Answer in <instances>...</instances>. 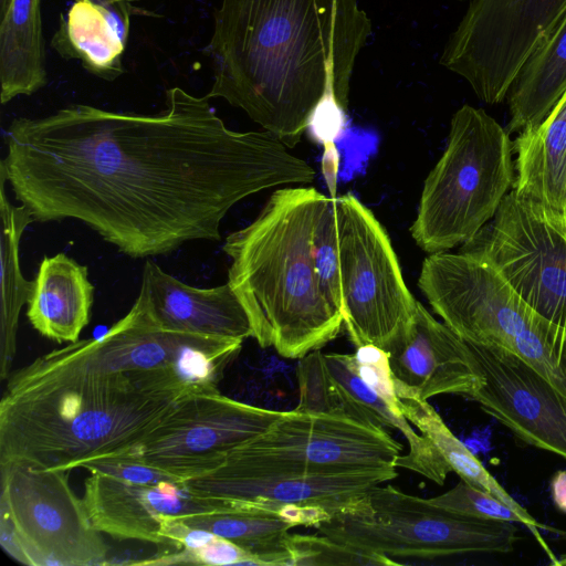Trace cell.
<instances>
[{
  "instance_id": "3957f363",
  "label": "cell",
  "mask_w": 566,
  "mask_h": 566,
  "mask_svg": "<svg viewBox=\"0 0 566 566\" xmlns=\"http://www.w3.org/2000/svg\"><path fill=\"white\" fill-rule=\"evenodd\" d=\"M8 378L0 402V464L67 472L135 450L185 395L202 389L172 368L112 370L78 360L64 347Z\"/></svg>"
},
{
  "instance_id": "e0dca14e",
  "label": "cell",
  "mask_w": 566,
  "mask_h": 566,
  "mask_svg": "<svg viewBox=\"0 0 566 566\" xmlns=\"http://www.w3.org/2000/svg\"><path fill=\"white\" fill-rule=\"evenodd\" d=\"M83 502L92 525L101 533L125 539L167 545L166 516H180L226 507L227 504L192 493L185 480L126 479L91 471Z\"/></svg>"
},
{
  "instance_id": "7a4b0ae2",
  "label": "cell",
  "mask_w": 566,
  "mask_h": 566,
  "mask_svg": "<svg viewBox=\"0 0 566 566\" xmlns=\"http://www.w3.org/2000/svg\"><path fill=\"white\" fill-rule=\"evenodd\" d=\"M370 33L358 0H221L203 49L213 71L206 96L242 109L293 148L323 96L348 108Z\"/></svg>"
},
{
  "instance_id": "d6986e66",
  "label": "cell",
  "mask_w": 566,
  "mask_h": 566,
  "mask_svg": "<svg viewBox=\"0 0 566 566\" xmlns=\"http://www.w3.org/2000/svg\"><path fill=\"white\" fill-rule=\"evenodd\" d=\"M139 291L166 328L219 338L253 337L248 313L228 282L207 289L191 286L148 260Z\"/></svg>"
},
{
  "instance_id": "277c9868",
  "label": "cell",
  "mask_w": 566,
  "mask_h": 566,
  "mask_svg": "<svg viewBox=\"0 0 566 566\" xmlns=\"http://www.w3.org/2000/svg\"><path fill=\"white\" fill-rule=\"evenodd\" d=\"M328 198L314 187L277 189L222 245L231 260L227 282L248 313L253 338L284 358L322 348L343 325L321 286L313 254L315 223Z\"/></svg>"
},
{
  "instance_id": "4316f807",
  "label": "cell",
  "mask_w": 566,
  "mask_h": 566,
  "mask_svg": "<svg viewBox=\"0 0 566 566\" xmlns=\"http://www.w3.org/2000/svg\"><path fill=\"white\" fill-rule=\"evenodd\" d=\"M180 523L226 538L249 554L258 565H290L289 530L283 517L259 509L227 506L174 516Z\"/></svg>"
},
{
  "instance_id": "ffe728a7",
  "label": "cell",
  "mask_w": 566,
  "mask_h": 566,
  "mask_svg": "<svg viewBox=\"0 0 566 566\" xmlns=\"http://www.w3.org/2000/svg\"><path fill=\"white\" fill-rule=\"evenodd\" d=\"M513 190L566 234V92L536 126L513 142Z\"/></svg>"
},
{
  "instance_id": "e575fe53",
  "label": "cell",
  "mask_w": 566,
  "mask_h": 566,
  "mask_svg": "<svg viewBox=\"0 0 566 566\" xmlns=\"http://www.w3.org/2000/svg\"><path fill=\"white\" fill-rule=\"evenodd\" d=\"M551 495L555 506L566 514V471L554 473L549 482Z\"/></svg>"
},
{
  "instance_id": "8fae6325",
  "label": "cell",
  "mask_w": 566,
  "mask_h": 566,
  "mask_svg": "<svg viewBox=\"0 0 566 566\" xmlns=\"http://www.w3.org/2000/svg\"><path fill=\"white\" fill-rule=\"evenodd\" d=\"M418 285L434 313L468 343L513 353L539 316L488 260L474 253L429 254Z\"/></svg>"
},
{
  "instance_id": "f546056e",
  "label": "cell",
  "mask_w": 566,
  "mask_h": 566,
  "mask_svg": "<svg viewBox=\"0 0 566 566\" xmlns=\"http://www.w3.org/2000/svg\"><path fill=\"white\" fill-rule=\"evenodd\" d=\"M429 500L436 505L467 516L525 525L524 518L510 506L463 480L449 491Z\"/></svg>"
},
{
  "instance_id": "d4e9b609",
  "label": "cell",
  "mask_w": 566,
  "mask_h": 566,
  "mask_svg": "<svg viewBox=\"0 0 566 566\" xmlns=\"http://www.w3.org/2000/svg\"><path fill=\"white\" fill-rule=\"evenodd\" d=\"M391 387L402 415L429 438L451 470L461 480L492 494L522 516L525 526L551 555V558H554L541 535V530H549V527L536 521L506 492L470 449L454 436L428 400L421 399L401 387L395 385Z\"/></svg>"
},
{
  "instance_id": "cb8c5ba5",
  "label": "cell",
  "mask_w": 566,
  "mask_h": 566,
  "mask_svg": "<svg viewBox=\"0 0 566 566\" xmlns=\"http://www.w3.org/2000/svg\"><path fill=\"white\" fill-rule=\"evenodd\" d=\"M126 45L106 12L86 0H74L51 40L61 57L80 61L88 73L108 82L125 73Z\"/></svg>"
},
{
  "instance_id": "f1b7e54d",
  "label": "cell",
  "mask_w": 566,
  "mask_h": 566,
  "mask_svg": "<svg viewBox=\"0 0 566 566\" xmlns=\"http://www.w3.org/2000/svg\"><path fill=\"white\" fill-rule=\"evenodd\" d=\"M290 565H385L384 560L327 536L291 534L289 542Z\"/></svg>"
},
{
  "instance_id": "6da1fadb",
  "label": "cell",
  "mask_w": 566,
  "mask_h": 566,
  "mask_svg": "<svg viewBox=\"0 0 566 566\" xmlns=\"http://www.w3.org/2000/svg\"><path fill=\"white\" fill-rule=\"evenodd\" d=\"M4 143L0 172L34 222L81 221L134 259L219 241L244 198L315 178L271 133L230 129L179 86L156 114L73 104L18 117Z\"/></svg>"
},
{
  "instance_id": "484cf974",
  "label": "cell",
  "mask_w": 566,
  "mask_h": 566,
  "mask_svg": "<svg viewBox=\"0 0 566 566\" xmlns=\"http://www.w3.org/2000/svg\"><path fill=\"white\" fill-rule=\"evenodd\" d=\"M7 180L0 172V262H1V303H0V377L2 380L11 374L17 352V334L20 312L31 297L34 281L27 280L20 266V240L34 222L29 210L14 206L7 196Z\"/></svg>"
},
{
  "instance_id": "52a82bcc",
  "label": "cell",
  "mask_w": 566,
  "mask_h": 566,
  "mask_svg": "<svg viewBox=\"0 0 566 566\" xmlns=\"http://www.w3.org/2000/svg\"><path fill=\"white\" fill-rule=\"evenodd\" d=\"M402 446L388 430L337 412L282 415L263 432L235 447L216 469L230 475H308L397 470Z\"/></svg>"
},
{
  "instance_id": "ba28073f",
  "label": "cell",
  "mask_w": 566,
  "mask_h": 566,
  "mask_svg": "<svg viewBox=\"0 0 566 566\" xmlns=\"http://www.w3.org/2000/svg\"><path fill=\"white\" fill-rule=\"evenodd\" d=\"M335 211L343 325L357 348L386 353L411 325L418 301L375 214L352 193L335 198Z\"/></svg>"
},
{
  "instance_id": "7c38bea8",
  "label": "cell",
  "mask_w": 566,
  "mask_h": 566,
  "mask_svg": "<svg viewBox=\"0 0 566 566\" xmlns=\"http://www.w3.org/2000/svg\"><path fill=\"white\" fill-rule=\"evenodd\" d=\"M460 251L488 260L534 312L566 328V234L513 189Z\"/></svg>"
},
{
  "instance_id": "9c48e42d",
  "label": "cell",
  "mask_w": 566,
  "mask_h": 566,
  "mask_svg": "<svg viewBox=\"0 0 566 566\" xmlns=\"http://www.w3.org/2000/svg\"><path fill=\"white\" fill-rule=\"evenodd\" d=\"M0 544L31 566L107 564L106 543L91 523L67 471L0 464Z\"/></svg>"
},
{
  "instance_id": "4dcf8cb0",
  "label": "cell",
  "mask_w": 566,
  "mask_h": 566,
  "mask_svg": "<svg viewBox=\"0 0 566 566\" xmlns=\"http://www.w3.org/2000/svg\"><path fill=\"white\" fill-rule=\"evenodd\" d=\"M144 565L169 564H201V565H258L255 558L234 543L213 535L207 543L193 548H180L155 559H148Z\"/></svg>"
},
{
  "instance_id": "9a60e30c",
  "label": "cell",
  "mask_w": 566,
  "mask_h": 566,
  "mask_svg": "<svg viewBox=\"0 0 566 566\" xmlns=\"http://www.w3.org/2000/svg\"><path fill=\"white\" fill-rule=\"evenodd\" d=\"M397 476V470H359L308 475H230L208 472L185 480L198 496L228 506L274 513L294 526L317 527L354 507L376 485Z\"/></svg>"
},
{
  "instance_id": "d590c367",
  "label": "cell",
  "mask_w": 566,
  "mask_h": 566,
  "mask_svg": "<svg viewBox=\"0 0 566 566\" xmlns=\"http://www.w3.org/2000/svg\"><path fill=\"white\" fill-rule=\"evenodd\" d=\"M133 1H138V0H133Z\"/></svg>"
},
{
  "instance_id": "44dd1931",
  "label": "cell",
  "mask_w": 566,
  "mask_h": 566,
  "mask_svg": "<svg viewBox=\"0 0 566 566\" xmlns=\"http://www.w3.org/2000/svg\"><path fill=\"white\" fill-rule=\"evenodd\" d=\"M33 281L27 311L32 327L56 343L78 340L94 303L87 266L60 252L43 258Z\"/></svg>"
},
{
  "instance_id": "30bf717a",
  "label": "cell",
  "mask_w": 566,
  "mask_h": 566,
  "mask_svg": "<svg viewBox=\"0 0 566 566\" xmlns=\"http://www.w3.org/2000/svg\"><path fill=\"white\" fill-rule=\"evenodd\" d=\"M566 17V0H472L440 64L486 104L502 102L526 59Z\"/></svg>"
},
{
  "instance_id": "ac0fdd59",
  "label": "cell",
  "mask_w": 566,
  "mask_h": 566,
  "mask_svg": "<svg viewBox=\"0 0 566 566\" xmlns=\"http://www.w3.org/2000/svg\"><path fill=\"white\" fill-rule=\"evenodd\" d=\"M390 382L421 399L459 395L468 399L483 378L469 344L417 303L413 321L386 352Z\"/></svg>"
},
{
  "instance_id": "1f68e13d",
  "label": "cell",
  "mask_w": 566,
  "mask_h": 566,
  "mask_svg": "<svg viewBox=\"0 0 566 566\" xmlns=\"http://www.w3.org/2000/svg\"><path fill=\"white\" fill-rule=\"evenodd\" d=\"M347 111L348 108L334 96H323L312 112L306 126L310 137L323 147L335 145L346 130Z\"/></svg>"
},
{
  "instance_id": "d6a6232c",
  "label": "cell",
  "mask_w": 566,
  "mask_h": 566,
  "mask_svg": "<svg viewBox=\"0 0 566 566\" xmlns=\"http://www.w3.org/2000/svg\"><path fill=\"white\" fill-rule=\"evenodd\" d=\"M95 3L99 8H102L113 25L122 36V39L127 43L132 18L134 15H153V13L148 10L139 8L134 4L133 0H86Z\"/></svg>"
},
{
  "instance_id": "836d02e7",
  "label": "cell",
  "mask_w": 566,
  "mask_h": 566,
  "mask_svg": "<svg viewBox=\"0 0 566 566\" xmlns=\"http://www.w3.org/2000/svg\"><path fill=\"white\" fill-rule=\"evenodd\" d=\"M339 170V153L335 145L323 147L322 172L329 189L331 197L336 198Z\"/></svg>"
},
{
  "instance_id": "5b68a950",
  "label": "cell",
  "mask_w": 566,
  "mask_h": 566,
  "mask_svg": "<svg viewBox=\"0 0 566 566\" xmlns=\"http://www.w3.org/2000/svg\"><path fill=\"white\" fill-rule=\"evenodd\" d=\"M510 133L484 109L452 116L447 147L428 174L410 233L424 252L472 240L495 216L514 182Z\"/></svg>"
},
{
  "instance_id": "8992f818",
  "label": "cell",
  "mask_w": 566,
  "mask_h": 566,
  "mask_svg": "<svg viewBox=\"0 0 566 566\" xmlns=\"http://www.w3.org/2000/svg\"><path fill=\"white\" fill-rule=\"evenodd\" d=\"M316 528L337 543L380 558L385 565L468 554H506L521 539L513 522L467 516L381 484L354 507Z\"/></svg>"
},
{
  "instance_id": "5bb4252c",
  "label": "cell",
  "mask_w": 566,
  "mask_h": 566,
  "mask_svg": "<svg viewBox=\"0 0 566 566\" xmlns=\"http://www.w3.org/2000/svg\"><path fill=\"white\" fill-rule=\"evenodd\" d=\"M300 411L337 412L400 431L408 452L400 454L397 468L415 471L442 485L449 464L424 434H418L397 406L392 390L381 389L366 376L359 355L322 354L318 349L297 365Z\"/></svg>"
},
{
  "instance_id": "2e32d148",
  "label": "cell",
  "mask_w": 566,
  "mask_h": 566,
  "mask_svg": "<svg viewBox=\"0 0 566 566\" xmlns=\"http://www.w3.org/2000/svg\"><path fill=\"white\" fill-rule=\"evenodd\" d=\"M468 344L483 378L470 399L520 440L566 460V396L513 353Z\"/></svg>"
},
{
  "instance_id": "7402d4cb",
  "label": "cell",
  "mask_w": 566,
  "mask_h": 566,
  "mask_svg": "<svg viewBox=\"0 0 566 566\" xmlns=\"http://www.w3.org/2000/svg\"><path fill=\"white\" fill-rule=\"evenodd\" d=\"M41 0H0V99L32 95L48 83Z\"/></svg>"
},
{
  "instance_id": "4fadbf2b",
  "label": "cell",
  "mask_w": 566,
  "mask_h": 566,
  "mask_svg": "<svg viewBox=\"0 0 566 566\" xmlns=\"http://www.w3.org/2000/svg\"><path fill=\"white\" fill-rule=\"evenodd\" d=\"M282 412L234 400L218 388L196 389L127 453L189 480L218 468L230 451L263 432Z\"/></svg>"
},
{
  "instance_id": "83f0119b",
  "label": "cell",
  "mask_w": 566,
  "mask_h": 566,
  "mask_svg": "<svg viewBox=\"0 0 566 566\" xmlns=\"http://www.w3.org/2000/svg\"><path fill=\"white\" fill-rule=\"evenodd\" d=\"M313 254L321 286L329 302L340 312L335 198H328L316 220Z\"/></svg>"
},
{
  "instance_id": "603a6c76",
  "label": "cell",
  "mask_w": 566,
  "mask_h": 566,
  "mask_svg": "<svg viewBox=\"0 0 566 566\" xmlns=\"http://www.w3.org/2000/svg\"><path fill=\"white\" fill-rule=\"evenodd\" d=\"M566 92V17L524 62L509 93L506 130L520 133L539 124Z\"/></svg>"
}]
</instances>
